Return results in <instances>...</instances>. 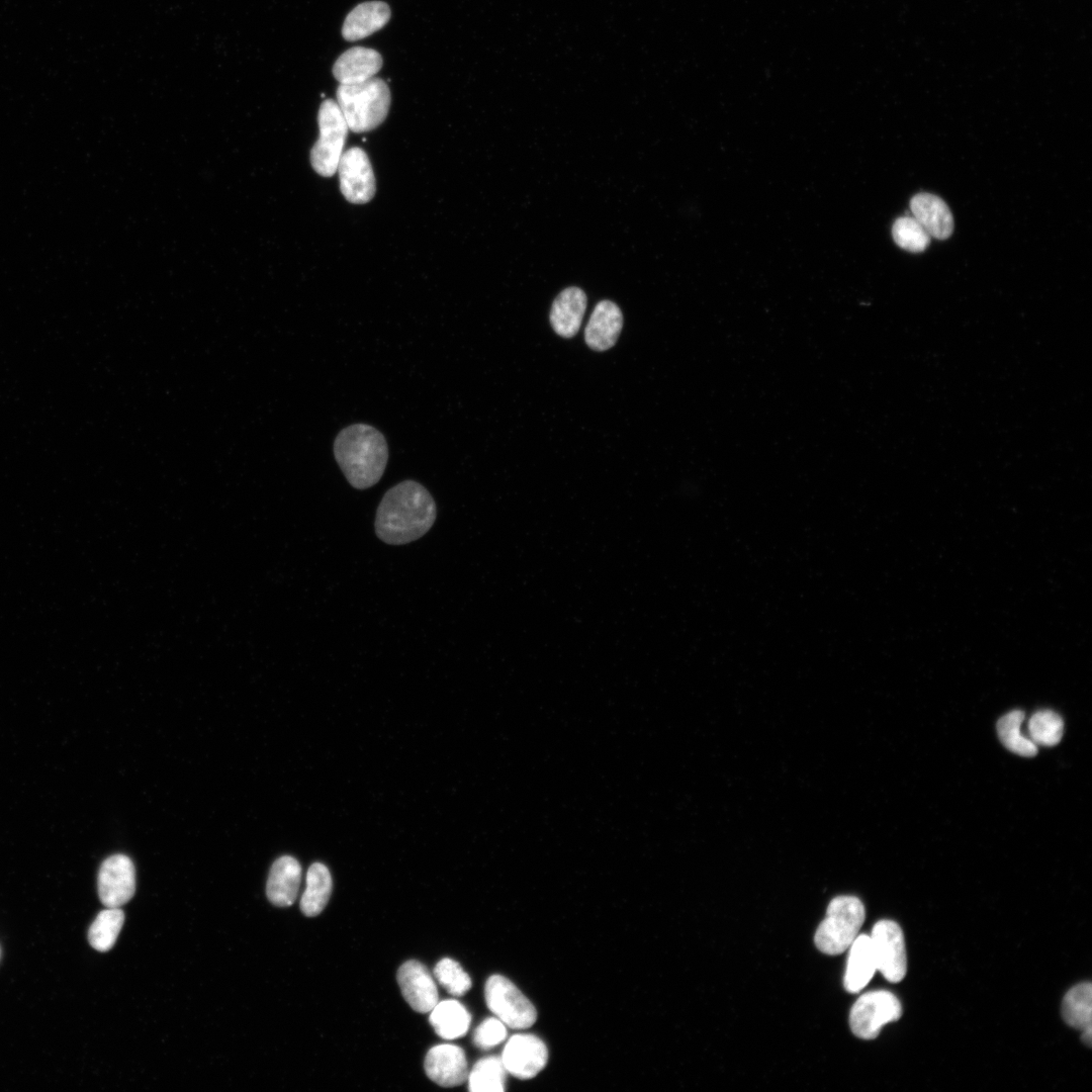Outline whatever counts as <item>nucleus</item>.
Segmentation results:
<instances>
[{"mask_svg":"<svg viewBox=\"0 0 1092 1092\" xmlns=\"http://www.w3.org/2000/svg\"><path fill=\"white\" fill-rule=\"evenodd\" d=\"M436 515V504L429 490L416 480H403L390 487L380 500L375 532L386 544H407L432 528Z\"/></svg>","mask_w":1092,"mask_h":1092,"instance_id":"nucleus-1","label":"nucleus"},{"mask_svg":"<svg viewBox=\"0 0 1092 1092\" xmlns=\"http://www.w3.org/2000/svg\"><path fill=\"white\" fill-rule=\"evenodd\" d=\"M334 455L348 482L357 489H366L382 477L388 446L380 431L358 423L339 432L334 441Z\"/></svg>","mask_w":1092,"mask_h":1092,"instance_id":"nucleus-2","label":"nucleus"},{"mask_svg":"<svg viewBox=\"0 0 1092 1092\" xmlns=\"http://www.w3.org/2000/svg\"><path fill=\"white\" fill-rule=\"evenodd\" d=\"M337 103L349 129L365 132L376 128L386 118L390 91L383 80L375 77L357 84H340Z\"/></svg>","mask_w":1092,"mask_h":1092,"instance_id":"nucleus-3","label":"nucleus"},{"mask_svg":"<svg viewBox=\"0 0 1092 1092\" xmlns=\"http://www.w3.org/2000/svg\"><path fill=\"white\" fill-rule=\"evenodd\" d=\"M864 917V907L858 898L838 896L832 899L814 936L817 948L826 954L842 953L858 935Z\"/></svg>","mask_w":1092,"mask_h":1092,"instance_id":"nucleus-4","label":"nucleus"},{"mask_svg":"<svg viewBox=\"0 0 1092 1092\" xmlns=\"http://www.w3.org/2000/svg\"><path fill=\"white\" fill-rule=\"evenodd\" d=\"M317 123L320 135L310 151V163L317 174L331 177L337 172L349 126L334 99L323 101L317 114Z\"/></svg>","mask_w":1092,"mask_h":1092,"instance_id":"nucleus-5","label":"nucleus"},{"mask_svg":"<svg viewBox=\"0 0 1092 1092\" xmlns=\"http://www.w3.org/2000/svg\"><path fill=\"white\" fill-rule=\"evenodd\" d=\"M484 997L489 1010L506 1026L525 1029L537 1019L532 1002L509 979L502 975L490 976L484 987Z\"/></svg>","mask_w":1092,"mask_h":1092,"instance_id":"nucleus-6","label":"nucleus"},{"mask_svg":"<svg viewBox=\"0 0 1092 1092\" xmlns=\"http://www.w3.org/2000/svg\"><path fill=\"white\" fill-rule=\"evenodd\" d=\"M902 1015V1006L898 998L886 990L871 991L858 997L852 1005L849 1015L853 1034L862 1039L878 1036L881 1028Z\"/></svg>","mask_w":1092,"mask_h":1092,"instance_id":"nucleus-7","label":"nucleus"},{"mask_svg":"<svg viewBox=\"0 0 1092 1092\" xmlns=\"http://www.w3.org/2000/svg\"><path fill=\"white\" fill-rule=\"evenodd\" d=\"M877 970L892 983L906 975L907 957L901 927L892 920L878 921L870 935Z\"/></svg>","mask_w":1092,"mask_h":1092,"instance_id":"nucleus-8","label":"nucleus"},{"mask_svg":"<svg viewBox=\"0 0 1092 1092\" xmlns=\"http://www.w3.org/2000/svg\"><path fill=\"white\" fill-rule=\"evenodd\" d=\"M340 189L351 203L370 201L376 190L373 169L367 154L359 147L343 152L338 164Z\"/></svg>","mask_w":1092,"mask_h":1092,"instance_id":"nucleus-9","label":"nucleus"},{"mask_svg":"<svg viewBox=\"0 0 1092 1092\" xmlns=\"http://www.w3.org/2000/svg\"><path fill=\"white\" fill-rule=\"evenodd\" d=\"M135 891V870L125 854L110 855L98 873V894L103 905L113 908L127 903Z\"/></svg>","mask_w":1092,"mask_h":1092,"instance_id":"nucleus-10","label":"nucleus"},{"mask_svg":"<svg viewBox=\"0 0 1092 1092\" xmlns=\"http://www.w3.org/2000/svg\"><path fill=\"white\" fill-rule=\"evenodd\" d=\"M500 1059L508 1073L526 1080L543 1070L548 1060V1050L538 1036L518 1033L508 1040Z\"/></svg>","mask_w":1092,"mask_h":1092,"instance_id":"nucleus-11","label":"nucleus"},{"mask_svg":"<svg viewBox=\"0 0 1092 1092\" xmlns=\"http://www.w3.org/2000/svg\"><path fill=\"white\" fill-rule=\"evenodd\" d=\"M401 994L417 1012L427 1013L439 1002L437 985L427 969L419 961L403 963L397 972Z\"/></svg>","mask_w":1092,"mask_h":1092,"instance_id":"nucleus-12","label":"nucleus"},{"mask_svg":"<svg viewBox=\"0 0 1092 1092\" xmlns=\"http://www.w3.org/2000/svg\"><path fill=\"white\" fill-rule=\"evenodd\" d=\"M424 1068L427 1076L442 1087H456L468 1078L464 1051L455 1044H439L429 1050Z\"/></svg>","mask_w":1092,"mask_h":1092,"instance_id":"nucleus-13","label":"nucleus"},{"mask_svg":"<svg viewBox=\"0 0 1092 1092\" xmlns=\"http://www.w3.org/2000/svg\"><path fill=\"white\" fill-rule=\"evenodd\" d=\"M623 314L611 300H602L595 306L584 330L586 345L596 351L612 348L622 331Z\"/></svg>","mask_w":1092,"mask_h":1092,"instance_id":"nucleus-14","label":"nucleus"},{"mask_svg":"<svg viewBox=\"0 0 1092 1092\" xmlns=\"http://www.w3.org/2000/svg\"><path fill=\"white\" fill-rule=\"evenodd\" d=\"M586 295L578 287L562 290L554 299L550 310V324L562 338H572L580 329L586 308Z\"/></svg>","mask_w":1092,"mask_h":1092,"instance_id":"nucleus-15","label":"nucleus"},{"mask_svg":"<svg viewBox=\"0 0 1092 1092\" xmlns=\"http://www.w3.org/2000/svg\"><path fill=\"white\" fill-rule=\"evenodd\" d=\"M301 880V866L296 858L283 855L277 858L269 872L266 895L278 907L292 905L297 897Z\"/></svg>","mask_w":1092,"mask_h":1092,"instance_id":"nucleus-16","label":"nucleus"},{"mask_svg":"<svg viewBox=\"0 0 1092 1092\" xmlns=\"http://www.w3.org/2000/svg\"><path fill=\"white\" fill-rule=\"evenodd\" d=\"M381 67L382 58L377 51L355 47L338 58L333 67V75L340 84H357L373 78Z\"/></svg>","mask_w":1092,"mask_h":1092,"instance_id":"nucleus-17","label":"nucleus"},{"mask_svg":"<svg viewBox=\"0 0 1092 1092\" xmlns=\"http://www.w3.org/2000/svg\"><path fill=\"white\" fill-rule=\"evenodd\" d=\"M910 208L930 237L945 240L951 235L952 214L940 197L926 192L918 193L911 198Z\"/></svg>","mask_w":1092,"mask_h":1092,"instance_id":"nucleus-18","label":"nucleus"},{"mask_svg":"<svg viewBox=\"0 0 1092 1092\" xmlns=\"http://www.w3.org/2000/svg\"><path fill=\"white\" fill-rule=\"evenodd\" d=\"M390 8L382 1H368L357 5L346 17L342 35L350 41L367 37L382 28L390 19Z\"/></svg>","mask_w":1092,"mask_h":1092,"instance_id":"nucleus-19","label":"nucleus"},{"mask_svg":"<svg viewBox=\"0 0 1092 1092\" xmlns=\"http://www.w3.org/2000/svg\"><path fill=\"white\" fill-rule=\"evenodd\" d=\"M848 948L843 984L847 992L857 993L866 987L877 971L870 935H857Z\"/></svg>","mask_w":1092,"mask_h":1092,"instance_id":"nucleus-20","label":"nucleus"},{"mask_svg":"<svg viewBox=\"0 0 1092 1092\" xmlns=\"http://www.w3.org/2000/svg\"><path fill=\"white\" fill-rule=\"evenodd\" d=\"M429 1021L440 1037L455 1039L467 1032L471 1016L462 1003L448 999L434 1006Z\"/></svg>","mask_w":1092,"mask_h":1092,"instance_id":"nucleus-21","label":"nucleus"},{"mask_svg":"<svg viewBox=\"0 0 1092 1092\" xmlns=\"http://www.w3.org/2000/svg\"><path fill=\"white\" fill-rule=\"evenodd\" d=\"M332 886L329 869L321 862L312 863L306 873V887L300 900V909L305 916H316L325 909Z\"/></svg>","mask_w":1092,"mask_h":1092,"instance_id":"nucleus-22","label":"nucleus"},{"mask_svg":"<svg viewBox=\"0 0 1092 1092\" xmlns=\"http://www.w3.org/2000/svg\"><path fill=\"white\" fill-rule=\"evenodd\" d=\"M1064 1020L1072 1027L1085 1030L1092 1027V986L1081 983L1066 994L1062 1004Z\"/></svg>","mask_w":1092,"mask_h":1092,"instance_id":"nucleus-23","label":"nucleus"},{"mask_svg":"<svg viewBox=\"0 0 1092 1092\" xmlns=\"http://www.w3.org/2000/svg\"><path fill=\"white\" fill-rule=\"evenodd\" d=\"M1024 712L1013 710L999 719L997 732L1002 744L1011 752L1030 757L1037 753V745L1021 731Z\"/></svg>","mask_w":1092,"mask_h":1092,"instance_id":"nucleus-24","label":"nucleus"},{"mask_svg":"<svg viewBox=\"0 0 1092 1092\" xmlns=\"http://www.w3.org/2000/svg\"><path fill=\"white\" fill-rule=\"evenodd\" d=\"M507 1070L502 1059L489 1056L480 1059L468 1073V1089L471 1092H503Z\"/></svg>","mask_w":1092,"mask_h":1092,"instance_id":"nucleus-25","label":"nucleus"},{"mask_svg":"<svg viewBox=\"0 0 1092 1092\" xmlns=\"http://www.w3.org/2000/svg\"><path fill=\"white\" fill-rule=\"evenodd\" d=\"M124 921V914L119 907H113L101 911L88 932V939L93 948L98 951H107L115 943Z\"/></svg>","mask_w":1092,"mask_h":1092,"instance_id":"nucleus-26","label":"nucleus"},{"mask_svg":"<svg viewBox=\"0 0 1092 1092\" xmlns=\"http://www.w3.org/2000/svg\"><path fill=\"white\" fill-rule=\"evenodd\" d=\"M1063 732L1064 721L1059 714L1052 710L1037 711L1029 719L1028 737L1036 745H1056L1061 741Z\"/></svg>","mask_w":1092,"mask_h":1092,"instance_id":"nucleus-27","label":"nucleus"},{"mask_svg":"<svg viewBox=\"0 0 1092 1092\" xmlns=\"http://www.w3.org/2000/svg\"><path fill=\"white\" fill-rule=\"evenodd\" d=\"M895 243L902 249L919 253L930 243V236L914 216H902L895 220L892 228Z\"/></svg>","mask_w":1092,"mask_h":1092,"instance_id":"nucleus-28","label":"nucleus"},{"mask_svg":"<svg viewBox=\"0 0 1092 1092\" xmlns=\"http://www.w3.org/2000/svg\"><path fill=\"white\" fill-rule=\"evenodd\" d=\"M438 983L454 996H462L471 988V979L454 960L444 958L434 968Z\"/></svg>","mask_w":1092,"mask_h":1092,"instance_id":"nucleus-29","label":"nucleus"},{"mask_svg":"<svg viewBox=\"0 0 1092 1092\" xmlns=\"http://www.w3.org/2000/svg\"><path fill=\"white\" fill-rule=\"evenodd\" d=\"M507 1035L504 1022L496 1017L484 1019L473 1032V1042L481 1050H489L500 1043Z\"/></svg>","mask_w":1092,"mask_h":1092,"instance_id":"nucleus-30","label":"nucleus"},{"mask_svg":"<svg viewBox=\"0 0 1092 1092\" xmlns=\"http://www.w3.org/2000/svg\"><path fill=\"white\" fill-rule=\"evenodd\" d=\"M1082 1041L1090 1046L1092 1042V1027L1082 1030Z\"/></svg>","mask_w":1092,"mask_h":1092,"instance_id":"nucleus-31","label":"nucleus"}]
</instances>
